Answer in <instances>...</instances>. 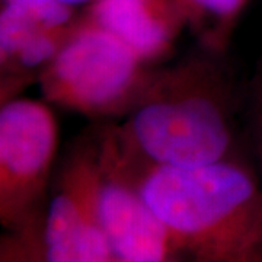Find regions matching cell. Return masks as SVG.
<instances>
[{
	"instance_id": "1",
	"label": "cell",
	"mask_w": 262,
	"mask_h": 262,
	"mask_svg": "<svg viewBox=\"0 0 262 262\" xmlns=\"http://www.w3.org/2000/svg\"><path fill=\"white\" fill-rule=\"evenodd\" d=\"M214 53L156 69L125 120L111 127L137 172L150 166L194 168L233 159V79Z\"/></svg>"
},
{
	"instance_id": "2",
	"label": "cell",
	"mask_w": 262,
	"mask_h": 262,
	"mask_svg": "<svg viewBox=\"0 0 262 262\" xmlns=\"http://www.w3.org/2000/svg\"><path fill=\"white\" fill-rule=\"evenodd\" d=\"M139 188L184 256L262 262V185L234 159L194 168L150 166Z\"/></svg>"
},
{
	"instance_id": "3",
	"label": "cell",
	"mask_w": 262,
	"mask_h": 262,
	"mask_svg": "<svg viewBox=\"0 0 262 262\" xmlns=\"http://www.w3.org/2000/svg\"><path fill=\"white\" fill-rule=\"evenodd\" d=\"M153 73L149 63L84 13L38 80L47 102L103 118L127 115Z\"/></svg>"
},
{
	"instance_id": "4",
	"label": "cell",
	"mask_w": 262,
	"mask_h": 262,
	"mask_svg": "<svg viewBox=\"0 0 262 262\" xmlns=\"http://www.w3.org/2000/svg\"><path fill=\"white\" fill-rule=\"evenodd\" d=\"M57 143L56 118L46 103L27 98L2 103L0 222L31 261L37 255Z\"/></svg>"
},
{
	"instance_id": "5",
	"label": "cell",
	"mask_w": 262,
	"mask_h": 262,
	"mask_svg": "<svg viewBox=\"0 0 262 262\" xmlns=\"http://www.w3.org/2000/svg\"><path fill=\"white\" fill-rule=\"evenodd\" d=\"M99 144L66 160L44 214L35 261L115 262L99 217Z\"/></svg>"
},
{
	"instance_id": "6",
	"label": "cell",
	"mask_w": 262,
	"mask_h": 262,
	"mask_svg": "<svg viewBox=\"0 0 262 262\" xmlns=\"http://www.w3.org/2000/svg\"><path fill=\"white\" fill-rule=\"evenodd\" d=\"M101 163L99 217L115 262H169L184 256L139 188V177L110 130L98 140Z\"/></svg>"
},
{
	"instance_id": "7",
	"label": "cell",
	"mask_w": 262,
	"mask_h": 262,
	"mask_svg": "<svg viewBox=\"0 0 262 262\" xmlns=\"http://www.w3.org/2000/svg\"><path fill=\"white\" fill-rule=\"evenodd\" d=\"M86 13L149 64L168 57L187 27L172 0H94Z\"/></svg>"
},
{
	"instance_id": "8",
	"label": "cell",
	"mask_w": 262,
	"mask_h": 262,
	"mask_svg": "<svg viewBox=\"0 0 262 262\" xmlns=\"http://www.w3.org/2000/svg\"><path fill=\"white\" fill-rule=\"evenodd\" d=\"M206 50L223 53L251 0H172Z\"/></svg>"
},
{
	"instance_id": "9",
	"label": "cell",
	"mask_w": 262,
	"mask_h": 262,
	"mask_svg": "<svg viewBox=\"0 0 262 262\" xmlns=\"http://www.w3.org/2000/svg\"><path fill=\"white\" fill-rule=\"evenodd\" d=\"M246 117L253 155L262 185V54L255 66L246 92Z\"/></svg>"
},
{
	"instance_id": "10",
	"label": "cell",
	"mask_w": 262,
	"mask_h": 262,
	"mask_svg": "<svg viewBox=\"0 0 262 262\" xmlns=\"http://www.w3.org/2000/svg\"><path fill=\"white\" fill-rule=\"evenodd\" d=\"M64 3H69V5H73V6H77V5H83V3H92L94 0H61Z\"/></svg>"
}]
</instances>
